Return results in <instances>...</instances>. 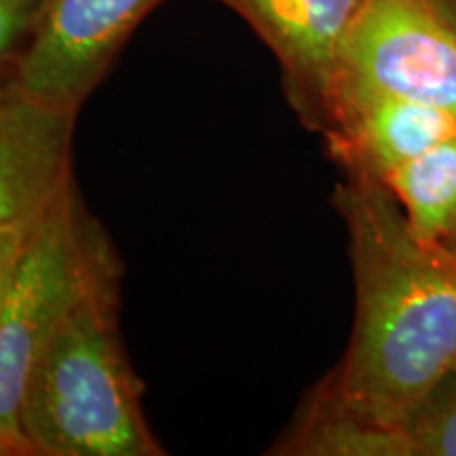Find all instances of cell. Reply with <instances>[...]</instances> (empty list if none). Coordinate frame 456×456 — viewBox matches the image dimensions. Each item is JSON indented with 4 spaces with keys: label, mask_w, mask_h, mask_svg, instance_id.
<instances>
[{
    "label": "cell",
    "mask_w": 456,
    "mask_h": 456,
    "mask_svg": "<svg viewBox=\"0 0 456 456\" xmlns=\"http://www.w3.org/2000/svg\"><path fill=\"white\" fill-rule=\"evenodd\" d=\"M275 55L283 91L309 129L326 134L346 32L363 0H218Z\"/></svg>",
    "instance_id": "6"
},
{
    "label": "cell",
    "mask_w": 456,
    "mask_h": 456,
    "mask_svg": "<svg viewBox=\"0 0 456 456\" xmlns=\"http://www.w3.org/2000/svg\"><path fill=\"white\" fill-rule=\"evenodd\" d=\"M117 254L72 180L28 232L0 306V456H30L21 406L32 370L61 322Z\"/></svg>",
    "instance_id": "3"
},
{
    "label": "cell",
    "mask_w": 456,
    "mask_h": 456,
    "mask_svg": "<svg viewBox=\"0 0 456 456\" xmlns=\"http://www.w3.org/2000/svg\"><path fill=\"white\" fill-rule=\"evenodd\" d=\"M456 135V114L420 102L379 94H338L326 138L345 169L376 178Z\"/></svg>",
    "instance_id": "8"
},
{
    "label": "cell",
    "mask_w": 456,
    "mask_h": 456,
    "mask_svg": "<svg viewBox=\"0 0 456 456\" xmlns=\"http://www.w3.org/2000/svg\"><path fill=\"white\" fill-rule=\"evenodd\" d=\"M444 245H446L448 249H452V252L456 254V222L452 224V228H450V232H448V237H446V241H444Z\"/></svg>",
    "instance_id": "14"
},
{
    "label": "cell",
    "mask_w": 456,
    "mask_h": 456,
    "mask_svg": "<svg viewBox=\"0 0 456 456\" xmlns=\"http://www.w3.org/2000/svg\"><path fill=\"white\" fill-rule=\"evenodd\" d=\"M448 4H450V9H452V13L456 17V0H448Z\"/></svg>",
    "instance_id": "15"
},
{
    "label": "cell",
    "mask_w": 456,
    "mask_h": 456,
    "mask_svg": "<svg viewBox=\"0 0 456 456\" xmlns=\"http://www.w3.org/2000/svg\"><path fill=\"white\" fill-rule=\"evenodd\" d=\"M414 237L444 243L456 222V135L380 175Z\"/></svg>",
    "instance_id": "10"
},
{
    "label": "cell",
    "mask_w": 456,
    "mask_h": 456,
    "mask_svg": "<svg viewBox=\"0 0 456 456\" xmlns=\"http://www.w3.org/2000/svg\"><path fill=\"white\" fill-rule=\"evenodd\" d=\"M165 0H45L30 41L11 66L28 95L78 114L142 21Z\"/></svg>",
    "instance_id": "5"
},
{
    "label": "cell",
    "mask_w": 456,
    "mask_h": 456,
    "mask_svg": "<svg viewBox=\"0 0 456 456\" xmlns=\"http://www.w3.org/2000/svg\"><path fill=\"white\" fill-rule=\"evenodd\" d=\"M283 456H416L403 427L385 425L357 412L328 379L313 387L271 450Z\"/></svg>",
    "instance_id": "9"
},
{
    "label": "cell",
    "mask_w": 456,
    "mask_h": 456,
    "mask_svg": "<svg viewBox=\"0 0 456 456\" xmlns=\"http://www.w3.org/2000/svg\"><path fill=\"white\" fill-rule=\"evenodd\" d=\"M45 0H0V72L15 64L38 24Z\"/></svg>",
    "instance_id": "12"
},
{
    "label": "cell",
    "mask_w": 456,
    "mask_h": 456,
    "mask_svg": "<svg viewBox=\"0 0 456 456\" xmlns=\"http://www.w3.org/2000/svg\"><path fill=\"white\" fill-rule=\"evenodd\" d=\"M351 91L456 114V17L448 0H363L342 43L332 102Z\"/></svg>",
    "instance_id": "4"
},
{
    "label": "cell",
    "mask_w": 456,
    "mask_h": 456,
    "mask_svg": "<svg viewBox=\"0 0 456 456\" xmlns=\"http://www.w3.org/2000/svg\"><path fill=\"white\" fill-rule=\"evenodd\" d=\"M34 224H37V222H34ZM32 226L0 231V281H4V279L11 277V273H13L15 262L20 258V252L21 248H24L26 237Z\"/></svg>",
    "instance_id": "13"
},
{
    "label": "cell",
    "mask_w": 456,
    "mask_h": 456,
    "mask_svg": "<svg viewBox=\"0 0 456 456\" xmlns=\"http://www.w3.org/2000/svg\"><path fill=\"white\" fill-rule=\"evenodd\" d=\"M402 427L416 456H456V363L419 397Z\"/></svg>",
    "instance_id": "11"
},
{
    "label": "cell",
    "mask_w": 456,
    "mask_h": 456,
    "mask_svg": "<svg viewBox=\"0 0 456 456\" xmlns=\"http://www.w3.org/2000/svg\"><path fill=\"white\" fill-rule=\"evenodd\" d=\"M118 273L91 285L32 370L21 406L30 456L165 454L118 334Z\"/></svg>",
    "instance_id": "2"
},
{
    "label": "cell",
    "mask_w": 456,
    "mask_h": 456,
    "mask_svg": "<svg viewBox=\"0 0 456 456\" xmlns=\"http://www.w3.org/2000/svg\"><path fill=\"white\" fill-rule=\"evenodd\" d=\"M345 171L334 205L349 235L355 323L326 379L357 412L402 427L456 363V254L412 235L383 180Z\"/></svg>",
    "instance_id": "1"
},
{
    "label": "cell",
    "mask_w": 456,
    "mask_h": 456,
    "mask_svg": "<svg viewBox=\"0 0 456 456\" xmlns=\"http://www.w3.org/2000/svg\"><path fill=\"white\" fill-rule=\"evenodd\" d=\"M77 117L28 95L11 68L0 72V231L32 226L74 180Z\"/></svg>",
    "instance_id": "7"
}]
</instances>
